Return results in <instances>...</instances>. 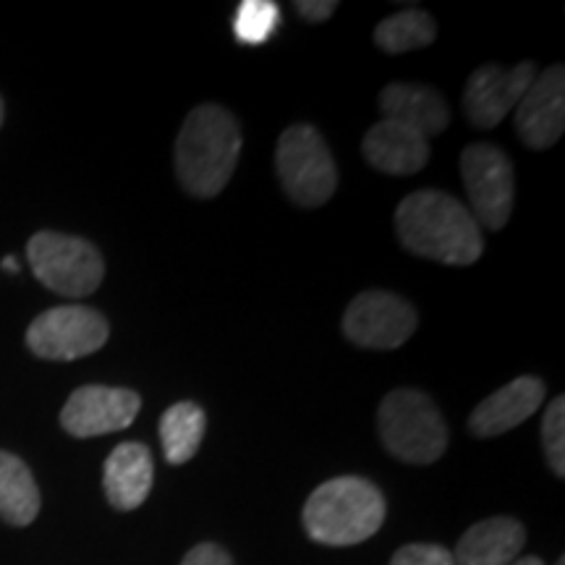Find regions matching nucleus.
I'll list each match as a JSON object with an SVG mask.
<instances>
[{
	"label": "nucleus",
	"mask_w": 565,
	"mask_h": 565,
	"mask_svg": "<svg viewBox=\"0 0 565 565\" xmlns=\"http://www.w3.org/2000/svg\"><path fill=\"white\" fill-rule=\"evenodd\" d=\"M401 244L429 263L466 267L484 252V236L469 207L456 196L422 189L408 194L395 210Z\"/></svg>",
	"instance_id": "1"
},
{
	"label": "nucleus",
	"mask_w": 565,
	"mask_h": 565,
	"mask_svg": "<svg viewBox=\"0 0 565 565\" xmlns=\"http://www.w3.org/2000/svg\"><path fill=\"white\" fill-rule=\"evenodd\" d=\"M242 129L215 103L196 105L175 139V175L196 200H212L228 186L242 158Z\"/></svg>",
	"instance_id": "2"
},
{
	"label": "nucleus",
	"mask_w": 565,
	"mask_h": 565,
	"mask_svg": "<svg viewBox=\"0 0 565 565\" xmlns=\"http://www.w3.org/2000/svg\"><path fill=\"white\" fill-rule=\"evenodd\" d=\"M526 545V529L508 515H494L466 529L454 553L456 565H513Z\"/></svg>",
	"instance_id": "16"
},
{
	"label": "nucleus",
	"mask_w": 565,
	"mask_h": 565,
	"mask_svg": "<svg viewBox=\"0 0 565 565\" xmlns=\"http://www.w3.org/2000/svg\"><path fill=\"white\" fill-rule=\"evenodd\" d=\"M414 307L391 291H364L343 315V335L362 349L393 351L416 333Z\"/></svg>",
	"instance_id": "9"
},
{
	"label": "nucleus",
	"mask_w": 565,
	"mask_h": 565,
	"mask_svg": "<svg viewBox=\"0 0 565 565\" xmlns=\"http://www.w3.org/2000/svg\"><path fill=\"white\" fill-rule=\"evenodd\" d=\"M362 150L366 162L387 175L419 173L429 162V139L387 118L366 131Z\"/></svg>",
	"instance_id": "15"
},
{
	"label": "nucleus",
	"mask_w": 565,
	"mask_h": 565,
	"mask_svg": "<svg viewBox=\"0 0 565 565\" xmlns=\"http://www.w3.org/2000/svg\"><path fill=\"white\" fill-rule=\"evenodd\" d=\"M152 479L154 463L150 448L141 443H121L105 461V498L116 511H137L152 490Z\"/></svg>",
	"instance_id": "14"
},
{
	"label": "nucleus",
	"mask_w": 565,
	"mask_h": 565,
	"mask_svg": "<svg viewBox=\"0 0 565 565\" xmlns=\"http://www.w3.org/2000/svg\"><path fill=\"white\" fill-rule=\"evenodd\" d=\"M380 110L387 121L406 126L424 139L437 137L450 124V110L443 97L422 84H387L380 92Z\"/></svg>",
	"instance_id": "17"
},
{
	"label": "nucleus",
	"mask_w": 565,
	"mask_h": 565,
	"mask_svg": "<svg viewBox=\"0 0 565 565\" xmlns=\"http://www.w3.org/2000/svg\"><path fill=\"white\" fill-rule=\"evenodd\" d=\"M204 424H207L204 412L192 401H181L166 408L160 419V443L168 463L179 466L192 461L202 445Z\"/></svg>",
	"instance_id": "19"
},
{
	"label": "nucleus",
	"mask_w": 565,
	"mask_h": 565,
	"mask_svg": "<svg viewBox=\"0 0 565 565\" xmlns=\"http://www.w3.org/2000/svg\"><path fill=\"white\" fill-rule=\"evenodd\" d=\"M3 113H6L3 110V100H0V126H3Z\"/></svg>",
	"instance_id": "28"
},
{
	"label": "nucleus",
	"mask_w": 565,
	"mask_h": 565,
	"mask_svg": "<svg viewBox=\"0 0 565 565\" xmlns=\"http://www.w3.org/2000/svg\"><path fill=\"white\" fill-rule=\"evenodd\" d=\"M380 440L406 463H435L448 450V427L429 395L414 387L387 393L377 412Z\"/></svg>",
	"instance_id": "4"
},
{
	"label": "nucleus",
	"mask_w": 565,
	"mask_h": 565,
	"mask_svg": "<svg viewBox=\"0 0 565 565\" xmlns=\"http://www.w3.org/2000/svg\"><path fill=\"white\" fill-rule=\"evenodd\" d=\"M461 179L471 204L469 212L479 228H503L513 212L515 196V175L508 154L487 141L469 145L461 154Z\"/></svg>",
	"instance_id": "7"
},
{
	"label": "nucleus",
	"mask_w": 565,
	"mask_h": 565,
	"mask_svg": "<svg viewBox=\"0 0 565 565\" xmlns=\"http://www.w3.org/2000/svg\"><path fill=\"white\" fill-rule=\"evenodd\" d=\"M437 38V24L427 11H398L387 17L383 24L374 30V42L380 51L401 55L408 51L429 47Z\"/></svg>",
	"instance_id": "20"
},
{
	"label": "nucleus",
	"mask_w": 565,
	"mask_h": 565,
	"mask_svg": "<svg viewBox=\"0 0 565 565\" xmlns=\"http://www.w3.org/2000/svg\"><path fill=\"white\" fill-rule=\"evenodd\" d=\"M3 270H9V273H19L17 259H13V257H6V259H3Z\"/></svg>",
	"instance_id": "27"
},
{
	"label": "nucleus",
	"mask_w": 565,
	"mask_h": 565,
	"mask_svg": "<svg viewBox=\"0 0 565 565\" xmlns=\"http://www.w3.org/2000/svg\"><path fill=\"white\" fill-rule=\"evenodd\" d=\"M26 259L42 286L71 299L95 294L105 275V263L95 246L79 236L55 231L34 233L26 246Z\"/></svg>",
	"instance_id": "6"
},
{
	"label": "nucleus",
	"mask_w": 565,
	"mask_h": 565,
	"mask_svg": "<svg viewBox=\"0 0 565 565\" xmlns=\"http://www.w3.org/2000/svg\"><path fill=\"white\" fill-rule=\"evenodd\" d=\"M280 26V11L270 0H244L233 19V32L244 45H263Z\"/></svg>",
	"instance_id": "21"
},
{
	"label": "nucleus",
	"mask_w": 565,
	"mask_h": 565,
	"mask_svg": "<svg viewBox=\"0 0 565 565\" xmlns=\"http://www.w3.org/2000/svg\"><path fill=\"white\" fill-rule=\"evenodd\" d=\"M275 168L286 194L301 207H320L335 194L338 168L322 134L309 124H294L280 134Z\"/></svg>",
	"instance_id": "5"
},
{
	"label": "nucleus",
	"mask_w": 565,
	"mask_h": 565,
	"mask_svg": "<svg viewBox=\"0 0 565 565\" xmlns=\"http://www.w3.org/2000/svg\"><path fill=\"white\" fill-rule=\"evenodd\" d=\"M40 513V490L30 466L0 450V519L11 526H30Z\"/></svg>",
	"instance_id": "18"
},
{
	"label": "nucleus",
	"mask_w": 565,
	"mask_h": 565,
	"mask_svg": "<svg viewBox=\"0 0 565 565\" xmlns=\"http://www.w3.org/2000/svg\"><path fill=\"white\" fill-rule=\"evenodd\" d=\"M555 565H565V561H557V563H555Z\"/></svg>",
	"instance_id": "29"
},
{
	"label": "nucleus",
	"mask_w": 565,
	"mask_h": 565,
	"mask_svg": "<svg viewBox=\"0 0 565 565\" xmlns=\"http://www.w3.org/2000/svg\"><path fill=\"white\" fill-rule=\"evenodd\" d=\"M536 76L534 63H519L513 68L482 66L469 76L463 89V113L477 129H494L508 113L515 110Z\"/></svg>",
	"instance_id": "11"
},
{
	"label": "nucleus",
	"mask_w": 565,
	"mask_h": 565,
	"mask_svg": "<svg viewBox=\"0 0 565 565\" xmlns=\"http://www.w3.org/2000/svg\"><path fill=\"white\" fill-rule=\"evenodd\" d=\"M303 529L328 547H351L370 540L385 521L383 492L364 477H335L309 494Z\"/></svg>",
	"instance_id": "3"
},
{
	"label": "nucleus",
	"mask_w": 565,
	"mask_h": 565,
	"mask_svg": "<svg viewBox=\"0 0 565 565\" xmlns=\"http://www.w3.org/2000/svg\"><path fill=\"white\" fill-rule=\"evenodd\" d=\"M565 129V68L561 63L536 74L515 105V131L529 150H547Z\"/></svg>",
	"instance_id": "12"
},
{
	"label": "nucleus",
	"mask_w": 565,
	"mask_h": 565,
	"mask_svg": "<svg viewBox=\"0 0 565 565\" xmlns=\"http://www.w3.org/2000/svg\"><path fill=\"white\" fill-rule=\"evenodd\" d=\"M391 565H456L450 550L440 545H406L393 555Z\"/></svg>",
	"instance_id": "23"
},
{
	"label": "nucleus",
	"mask_w": 565,
	"mask_h": 565,
	"mask_svg": "<svg viewBox=\"0 0 565 565\" xmlns=\"http://www.w3.org/2000/svg\"><path fill=\"white\" fill-rule=\"evenodd\" d=\"M141 398L129 387L84 385L71 393L61 412V424L74 437L121 433L139 416Z\"/></svg>",
	"instance_id": "10"
},
{
	"label": "nucleus",
	"mask_w": 565,
	"mask_h": 565,
	"mask_svg": "<svg viewBox=\"0 0 565 565\" xmlns=\"http://www.w3.org/2000/svg\"><path fill=\"white\" fill-rule=\"evenodd\" d=\"M110 324L89 307H55L42 312L26 330V345L47 362H74L108 343Z\"/></svg>",
	"instance_id": "8"
},
{
	"label": "nucleus",
	"mask_w": 565,
	"mask_h": 565,
	"mask_svg": "<svg viewBox=\"0 0 565 565\" xmlns=\"http://www.w3.org/2000/svg\"><path fill=\"white\" fill-rule=\"evenodd\" d=\"M542 445L555 477H565V398L557 395L542 419Z\"/></svg>",
	"instance_id": "22"
},
{
	"label": "nucleus",
	"mask_w": 565,
	"mask_h": 565,
	"mask_svg": "<svg viewBox=\"0 0 565 565\" xmlns=\"http://www.w3.org/2000/svg\"><path fill=\"white\" fill-rule=\"evenodd\" d=\"M513 565H545V563H542L540 557L532 555V557H519V561H515Z\"/></svg>",
	"instance_id": "26"
},
{
	"label": "nucleus",
	"mask_w": 565,
	"mask_h": 565,
	"mask_svg": "<svg viewBox=\"0 0 565 565\" xmlns=\"http://www.w3.org/2000/svg\"><path fill=\"white\" fill-rule=\"evenodd\" d=\"M181 565H233L231 555L225 553L221 545H212V542H202V545L192 547L183 557Z\"/></svg>",
	"instance_id": "24"
},
{
	"label": "nucleus",
	"mask_w": 565,
	"mask_h": 565,
	"mask_svg": "<svg viewBox=\"0 0 565 565\" xmlns=\"http://www.w3.org/2000/svg\"><path fill=\"white\" fill-rule=\"evenodd\" d=\"M545 401V383L532 374L515 377L484 398L469 416V429L477 437H498L524 424Z\"/></svg>",
	"instance_id": "13"
},
{
	"label": "nucleus",
	"mask_w": 565,
	"mask_h": 565,
	"mask_svg": "<svg viewBox=\"0 0 565 565\" xmlns=\"http://www.w3.org/2000/svg\"><path fill=\"white\" fill-rule=\"evenodd\" d=\"M296 11H299L301 19L307 21H324L338 11V3L335 0H299V3H296Z\"/></svg>",
	"instance_id": "25"
}]
</instances>
